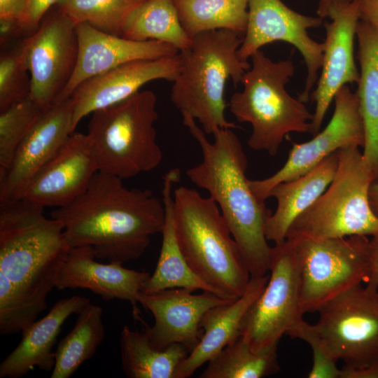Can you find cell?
<instances>
[{
	"label": "cell",
	"instance_id": "1",
	"mask_svg": "<svg viewBox=\"0 0 378 378\" xmlns=\"http://www.w3.org/2000/svg\"><path fill=\"white\" fill-rule=\"evenodd\" d=\"M25 199L0 203V335L26 328L47 308L71 248L62 223Z\"/></svg>",
	"mask_w": 378,
	"mask_h": 378
},
{
	"label": "cell",
	"instance_id": "2",
	"mask_svg": "<svg viewBox=\"0 0 378 378\" xmlns=\"http://www.w3.org/2000/svg\"><path fill=\"white\" fill-rule=\"evenodd\" d=\"M51 217L62 223L71 248L89 246L96 258L122 264L139 259L161 233L165 211L151 190L127 188L122 179L97 172L84 192Z\"/></svg>",
	"mask_w": 378,
	"mask_h": 378
},
{
	"label": "cell",
	"instance_id": "3",
	"mask_svg": "<svg viewBox=\"0 0 378 378\" xmlns=\"http://www.w3.org/2000/svg\"><path fill=\"white\" fill-rule=\"evenodd\" d=\"M183 124L200 146L202 161L186 170L190 181L208 192L236 241L251 277L267 274L272 247L265 227L272 211L252 191L246 172L247 158L232 129H218L213 141L196 120L181 114Z\"/></svg>",
	"mask_w": 378,
	"mask_h": 378
},
{
	"label": "cell",
	"instance_id": "4",
	"mask_svg": "<svg viewBox=\"0 0 378 378\" xmlns=\"http://www.w3.org/2000/svg\"><path fill=\"white\" fill-rule=\"evenodd\" d=\"M173 196L176 236L189 266L216 295L237 300L251 275L219 207L184 186L174 188Z\"/></svg>",
	"mask_w": 378,
	"mask_h": 378
},
{
	"label": "cell",
	"instance_id": "5",
	"mask_svg": "<svg viewBox=\"0 0 378 378\" xmlns=\"http://www.w3.org/2000/svg\"><path fill=\"white\" fill-rule=\"evenodd\" d=\"M241 34L225 29L201 33L190 46L179 52L181 67L171 89V101L181 114L197 120L206 134L238 126L225 118V90L232 80L241 83L250 68L238 50Z\"/></svg>",
	"mask_w": 378,
	"mask_h": 378
},
{
	"label": "cell",
	"instance_id": "6",
	"mask_svg": "<svg viewBox=\"0 0 378 378\" xmlns=\"http://www.w3.org/2000/svg\"><path fill=\"white\" fill-rule=\"evenodd\" d=\"M251 59L242 90L232 95L227 106L239 122L251 125L248 146L276 156L289 133L310 132L313 113L286 89L295 73L291 58L274 62L259 50Z\"/></svg>",
	"mask_w": 378,
	"mask_h": 378
},
{
	"label": "cell",
	"instance_id": "7",
	"mask_svg": "<svg viewBox=\"0 0 378 378\" xmlns=\"http://www.w3.org/2000/svg\"><path fill=\"white\" fill-rule=\"evenodd\" d=\"M157 97L139 90L127 99L94 111L87 133L98 172L121 179L148 172L162 160L155 123Z\"/></svg>",
	"mask_w": 378,
	"mask_h": 378
},
{
	"label": "cell",
	"instance_id": "8",
	"mask_svg": "<svg viewBox=\"0 0 378 378\" xmlns=\"http://www.w3.org/2000/svg\"><path fill=\"white\" fill-rule=\"evenodd\" d=\"M373 181L374 176L358 146L339 149L338 166L332 182L292 223L286 239L378 234V217L369 202Z\"/></svg>",
	"mask_w": 378,
	"mask_h": 378
},
{
	"label": "cell",
	"instance_id": "9",
	"mask_svg": "<svg viewBox=\"0 0 378 378\" xmlns=\"http://www.w3.org/2000/svg\"><path fill=\"white\" fill-rule=\"evenodd\" d=\"M289 240L299 260L303 314L318 312L329 300L368 281L371 270L368 236Z\"/></svg>",
	"mask_w": 378,
	"mask_h": 378
},
{
	"label": "cell",
	"instance_id": "10",
	"mask_svg": "<svg viewBox=\"0 0 378 378\" xmlns=\"http://www.w3.org/2000/svg\"><path fill=\"white\" fill-rule=\"evenodd\" d=\"M268 281L241 324L239 335L254 351L278 346L303 318L298 254L292 241L274 244Z\"/></svg>",
	"mask_w": 378,
	"mask_h": 378
},
{
	"label": "cell",
	"instance_id": "11",
	"mask_svg": "<svg viewBox=\"0 0 378 378\" xmlns=\"http://www.w3.org/2000/svg\"><path fill=\"white\" fill-rule=\"evenodd\" d=\"M318 312L314 326L337 361L358 369L378 360V288L357 285Z\"/></svg>",
	"mask_w": 378,
	"mask_h": 378
},
{
	"label": "cell",
	"instance_id": "12",
	"mask_svg": "<svg viewBox=\"0 0 378 378\" xmlns=\"http://www.w3.org/2000/svg\"><path fill=\"white\" fill-rule=\"evenodd\" d=\"M322 18L298 13L281 0H248V18L239 57L248 59L266 44L283 41L293 45L302 56L307 67L304 90L299 99L307 103L321 71L323 42L318 43L308 30L322 25Z\"/></svg>",
	"mask_w": 378,
	"mask_h": 378
},
{
	"label": "cell",
	"instance_id": "13",
	"mask_svg": "<svg viewBox=\"0 0 378 378\" xmlns=\"http://www.w3.org/2000/svg\"><path fill=\"white\" fill-rule=\"evenodd\" d=\"M22 43L30 75L29 97L46 111L74 71L78 52L76 24L59 9Z\"/></svg>",
	"mask_w": 378,
	"mask_h": 378
},
{
	"label": "cell",
	"instance_id": "14",
	"mask_svg": "<svg viewBox=\"0 0 378 378\" xmlns=\"http://www.w3.org/2000/svg\"><path fill=\"white\" fill-rule=\"evenodd\" d=\"M335 109L331 120L309 141L293 144L285 164L272 176L261 180H250L251 188L262 201L276 184L297 178L314 169L335 151L355 146L363 148L365 132L356 92L348 85L335 94Z\"/></svg>",
	"mask_w": 378,
	"mask_h": 378
},
{
	"label": "cell",
	"instance_id": "15",
	"mask_svg": "<svg viewBox=\"0 0 378 378\" xmlns=\"http://www.w3.org/2000/svg\"><path fill=\"white\" fill-rule=\"evenodd\" d=\"M331 22L324 23L326 36L323 60L316 88L310 98L316 102L310 134L315 136L337 92L358 83L360 73L354 59V39L360 21L356 0H332L328 10Z\"/></svg>",
	"mask_w": 378,
	"mask_h": 378
},
{
	"label": "cell",
	"instance_id": "16",
	"mask_svg": "<svg viewBox=\"0 0 378 378\" xmlns=\"http://www.w3.org/2000/svg\"><path fill=\"white\" fill-rule=\"evenodd\" d=\"M71 98L46 110L18 146L0 177V203L22 199L37 173L56 155L74 132Z\"/></svg>",
	"mask_w": 378,
	"mask_h": 378
},
{
	"label": "cell",
	"instance_id": "17",
	"mask_svg": "<svg viewBox=\"0 0 378 378\" xmlns=\"http://www.w3.org/2000/svg\"><path fill=\"white\" fill-rule=\"evenodd\" d=\"M138 300L154 317L152 326L143 322L151 343L160 349L181 344L190 353L202 337L200 323L205 313L212 307L233 301L208 291L193 294L185 288H169L153 293L140 292Z\"/></svg>",
	"mask_w": 378,
	"mask_h": 378
},
{
	"label": "cell",
	"instance_id": "18",
	"mask_svg": "<svg viewBox=\"0 0 378 378\" xmlns=\"http://www.w3.org/2000/svg\"><path fill=\"white\" fill-rule=\"evenodd\" d=\"M180 67L178 52L158 59L127 62L85 80L69 97L73 106V130L75 132L84 117L127 99L147 83L155 80L173 82Z\"/></svg>",
	"mask_w": 378,
	"mask_h": 378
},
{
	"label": "cell",
	"instance_id": "19",
	"mask_svg": "<svg viewBox=\"0 0 378 378\" xmlns=\"http://www.w3.org/2000/svg\"><path fill=\"white\" fill-rule=\"evenodd\" d=\"M76 32L78 44L76 64L67 85L54 103L69 99L85 80L122 64L158 59L179 52L166 43L132 40L104 32L87 23L76 24Z\"/></svg>",
	"mask_w": 378,
	"mask_h": 378
},
{
	"label": "cell",
	"instance_id": "20",
	"mask_svg": "<svg viewBox=\"0 0 378 378\" xmlns=\"http://www.w3.org/2000/svg\"><path fill=\"white\" fill-rule=\"evenodd\" d=\"M97 172L88 134L74 132L34 176L22 199L43 207L64 206L85 192Z\"/></svg>",
	"mask_w": 378,
	"mask_h": 378
},
{
	"label": "cell",
	"instance_id": "21",
	"mask_svg": "<svg viewBox=\"0 0 378 378\" xmlns=\"http://www.w3.org/2000/svg\"><path fill=\"white\" fill-rule=\"evenodd\" d=\"M95 258L89 246L71 248L55 288L59 290L85 288L106 300H127L132 306L134 319L142 321L138 297L150 274L127 269L120 263H100Z\"/></svg>",
	"mask_w": 378,
	"mask_h": 378
},
{
	"label": "cell",
	"instance_id": "22",
	"mask_svg": "<svg viewBox=\"0 0 378 378\" xmlns=\"http://www.w3.org/2000/svg\"><path fill=\"white\" fill-rule=\"evenodd\" d=\"M90 303L80 295L61 299L46 316L22 330L21 341L0 364V378H21L35 367L52 371L55 361L52 347L63 323Z\"/></svg>",
	"mask_w": 378,
	"mask_h": 378
},
{
	"label": "cell",
	"instance_id": "23",
	"mask_svg": "<svg viewBox=\"0 0 378 378\" xmlns=\"http://www.w3.org/2000/svg\"><path fill=\"white\" fill-rule=\"evenodd\" d=\"M269 274L251 277L239 298L208 310L202 318V337L195 348L176 369L174 378H187L239 336L246 314L264 289Z\"/></svg>",
	"mask_w": 378,
	"mask_h": 378
},
{
	"label": "cell",
	"instance_id": "24",
	"mask_svg": "<svg viewBox=\"0 0 378 378\" xmlns=\"http://www.w3.org/2000/svg\"><path fill=\"white\" fill-rule=\"evenodd\" d=\"M339 162V150L335 151L307 174L274 186L267 197H274L277 206L267 219L265 233L267 241L286 239L292 223L324 192L332 182Z\"/></svg>",
	"mask_w": 378,
	"mask_h": 378
},
{
	"label": "cell",
	"instance_id": "25",
	"mask_svg": "<svg viewBox=\"0 0 378 378\" xmlns=\"http://www.w3.org/2000/svg\"><path fill=\"white\" fill-rule=\"evenodd\" d=\"M181 178L178 168H172L162 176V201L165 219L161 232L162 245L153 274L145 282L141 293H153L169 288L200 290L215 294L213 288L191 269L183 256L176 236L174 220V189ZM216 295V294H215Z\"/></svg>",
	"mask_w": 378,
	"mask_h": 378
},
{
	"label": "cell",
	"instance_id": "26",
	"mask_svg": "<svg viewBox=\"0 0 378 378\" xmlns=\"http://www.w3.org/2000/svg\"><path fill=\"white\" fill-rule=\"evenodd\" d=\"M356 38L360 76L355 92L365 132L363 155L378 181V31L360 20Z\"/></svg>",
	"mask_w": 378,
	"mask_h": 378
},
{
	"label": "cell",
	"instance_id": "27",
	"mask_svg": "<svg viewBox=\"0 0 378 378\" xmlns=\"http://www.w3.org/2000/svg\"><path fill=\"white\" fill-rule=\"evenodd\" d=\"M120 349L123 372L130 378H174L177 368L190 353L181 344L158 349L144 330H132L127 325L120 333Z\"/></svg>",
	"mask_w": 378,
	"mask_h": 378
},
{
	"label": "cell",
	"instance_id": "28",
	"mask_svg": "<svg viewBox=\"0 0 378 378\" xmlns=\"http://www.w3.org/2000/svg\"><path fill=\"white\" fill-rule=\"evenodd\" d=\"M103 309L90 304L78 314L71 330L57 346L51 378H69L97 351L105 336Z\"/></svg>",
	"mask_w": 378,
	"mask_h": 378
},
{
	"label": "cell",
	"instance_id": "29",
	"mask_svg": "<svg viewBox=\"0 0 378 378\" xmlns=\"http://www.w3.org/2000/svg\"><path fill=\"white\" fill-rule=\"evenodd\" d=\"M122 36L136 41H158L179 52L192 38L186 32L173 0H146L127 19Z\"/></svg>",
	"mask_w": 378,
	"mask_h": 378
},
{
	"label": "cell",
	"instance_id": "30",
	"mask_svg": "<svg viewBox=\"0 0 378 378\" xmlns=\"http://www.w3.org/2000/svg\"><path fill=\"white\" fill-rule=\"evenodd\" d=\"M181 22L192 38L201 33L230 30L244 35L248 0H173Z\"/></svg>",
	"mask_w": 378,
	"mask_h": 378
},
{
	"label": "cell",
	"instance_id": "31",
	"mask_svg": "<svg viewBox=\"0 0 378 378\" xmlns=\"http://www.w3.org/2000/svg\"><path fill=\"white\" fill-rule=\"evenodd\" d=\"M277 346L254 351L239 336L208 361L200 378H262L279 371Z\"/></svg>",
	"mask_w": 378,
	"mask_h": 378
},
{
	"label": "cell",
	"instance_id": "32",
	"mask_svg": "<svg viewBox=\"0 0 378 378\" xmlns=\"http://www.w3.org/2000/svg\"><path fill=\"white\" fill-rule=\"evenodd\" d=\"M146 0H61L59 9L75 24L87 23L104 32L122 36L125 23Z\"/></svg>",
	"mask_w": 378,
	"mask_h": 378
},
{
	"label": "cell",
	"instance_id": "33",
	"mask_svg": "<svg viewBox=\"0 0 378 378\" xmlns=\"http://www.w3.org/2000/svg\"><path fill=\"white\" fill-rule=\"evenodd\" d=\"M45 111L29 96L0 112V177L21 141Z\"/></svg>",
	"mask_w": 378,
	"mask_h": 378
},
{
	"label": "cell",
	"instance_id": "34",
	"mask_svg": "<svg viewBox=\"0 0 378 378\" xmlns=\"http://www.w3.org/2000/svg\"><path fill=\"white\" fill-rule=\"evenodd\" d=\"M30 75L22 43L0 57V112L29 96Z\"/></svg>",
	"mask_w": 378,
	"mask_h": 378
},
{
	"label": "cell",
	"instance_id": "35",
	"mask_svg": "<svg viewBox=\"0 0 378 378\" xmlns=\"http://www.w3.org/2000/svg\"><path fill=\"white\" fill-rule=\"evenodd\" d=\"M291 337L304 340L313 354V363L308 378H340V369L321 337L314 325L303 319L288 334Z\"/></svg>",
	"mask_w": 378,
	"mask_h": 378
},
{
	"label": "cell",
	"instance_id": "36",
	"mask_svg": "<svg viewBox=\"0 0 378 378\" xmlns=\"http://www.w3.org/2000/svg\"><path fill=\"white\" fill-rule=\"evenodd\" d=\"M61 0H29L23 18L24 29L36 27L48 10Z\"/></svg>",
	"mask_w": 378,
	"mask_h": 378
},
{
	"label": "cell",
	"instance_id": "37",
	"mask_svg": "<svg viewBox=\"0 0 378 378\" xmlns=\"http://www.w3.org/2000/svg\"><path fill=\"white\" fill-rule=\"evenodd\" d=\"M28 2L29 0H0V19L17 21L23 25Z\"/></svg>",
	"mask_w": 378,
	"mask_h": 378
},
{
	"label": "cell",
	"instance_id": "38",
	"mask_svg": "<svg viewBox=\"0 0 378 378\" xmlns=\"http://www.w3.org/2000/svg\"><path fill=\"white\" fill-rule=\"evenodd\" d=\"M360 20L378 31V0H356Z\"/></svg>",
	"mask_w": 378,
	"mask_h": 378
},
{
	"label": "cell",
	"instance_id": "39",
	"mask_svg": "<svg viewBox=\"0 0 378 378\" xmlns=\"http://www.w3.org/2000/svg\"><path fill=\"white\" fill-rule=\"evenodd\" d=\"M340 378H378V360L358 369L344 365L340 369Z\"/></svg>",
	"mask_w": 378,
	"mask_h": 378
},
{
	"label": "cell",
	"instance_id": "40",
	"mask_svg": "<svg viewBox=\"0 0 378 378\" xmlns=\"http://www.w3.org/2000/svg\"><path fill=\"white\" fill-rule=\"evenodd\" d=\"M369 247L371 270L366 284L378 288V234L373 236L370 240Z\"/></svg>",
	"mask_w": 378,
	"mask_h": 378
},
{
	"label": "cell",
	"instance_id": "41",
	"mask_svg": "<svg viewBox=\"0 0 378 378\" xmlns=\"http://www.w3.org/2000/svg\"><path fill=\"white\" fill-rule=\"evenodd\" d=\"M369 202L372 211L378 217V181H373L370 185Z\"/></svg>",
	"mask_w": 378,
	"mask_h": 378
},
{
	"label": "cell",
	"instance_id": "42",
	"mask_svg": "<svg viewBox=\"0 0 378 378\" xmlns=\"http://www.w3.org/2000/svg\"><path fill=\"white\" fill-rule=\"evenodd\" d=\"M332 0H318L317 14L318 16L324 18L328 17V10Z\"/></svg>",
	"mask_w": 378,
	"mask_h": 378
}]
</instances>
